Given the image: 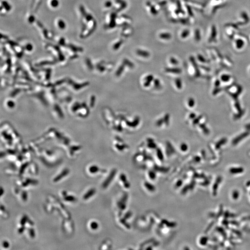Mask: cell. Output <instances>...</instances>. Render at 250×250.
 <instances>
[{"mask_svg":"<svg viewBox=\"0 0 250 250\" xmlns=\"http://www.w3.org/2000/svg\"><path fill=\"white\" fill-rule=\"evenodd\" d=\"M160 37L162 39H170L171 37V36L170 35V34L168 33H162L160 34Z\"/></svg>","mask_w":250,"mask_h":250,"instance_id":"cell-2","label":"cell"},{"mask_svg":"<svg viewBox=\"0 0 250 250\" xmlns=\"http://www.w3.org/2000/svg\"><path fill=\"white\" fill-rule=\"evenodd\" d=\"M171 62L172 63L174 64H176L177 63V62L176 61V60L174 58H171Z\"/></svg>","mask_w":250,"mask_h":250,"instance_id":"cell-3","label":"cell"},{"mask_svg":"<svg viewBox=\"0 0 250 250\" xmlns=\"http://www.w3.org/2000/svg\"><path fill=\"white\" fill-rule=\"evenodd\" d=\"M4 246L5 247H8V242H4Z\"/></svg>","mask_w":250,"mask_h":250,"instance_id":"cell-4","label":"cell"},{"mask_svg":"<svg viewBox=\"0 0 250 250\" xmlns=\"http://www.w3.org/2000/svg\"><path fill=\"white\" fill-rule=\"evenodd\" d=\"M138 54L140 56H143V57H148L149 56V53L146 51H138Z\"/></svg>","mask_w":250,"mask_h":250,"instance_id":"cell-1","label":"cell"}]
</instances>
